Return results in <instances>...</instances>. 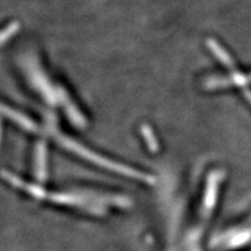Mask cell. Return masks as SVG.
<instances>
[{
  "label": "cell",
  "instance_id": "2",
  "mask_svg": "<svg viewBox=\"0 0 251 251\" xmlns=\"http://www.w3.org/2000/svg\"><path fill=\"white\" fill-rule=\"evenodd\" d=\"M30 80L33 83V85L35 86V89L40 91L43 98L48 100L49 103H56V101L58 100L57 91L51 86V84L46 78L45 74L42 71H40L39 68L33 69L30 71Z\"/></svg>",
  "mask_w": 251,
  "mask_h": 251
},
{
  "label": "cell",
  "instance_id": "3",
  "mask_svg": "<svg viewBox=\"0 0 251 251\" xmlns=\"http://www.w3.org/2000/svg\"><path fill=\"white\" fill-rule=\"evenodd\" d=\"M251 83V75L243 74H234L229 77L224 78H209L206 80L205 87L206 89L213 90L219 89V87H227V86H244L247 84Z\"/></svg>",
  "mask_w": 251,
  "mask_h": 251
},
{
  "label": "cell",
  "instance_id": "8",
  "mask_svg": "<svg viewBox=\"0 0 251 251\" xmlns=\"http://www.w3.org/2000/svg\"><path fill=\"white\" fill-rule=\"evenodd\" d=\"M141 133L143 135V139L146 141L147 146L151 152H156L158 150V142H157L155 134L151 129V127L148 125H143L141 127Z\"/></svg>",
  "mask_w": 251,
  "mask_h": 251
},
{
  "label": "cell",
  "instance_id": "7",
  "mask_svg": "<svg viewBox=\"0 0 251 251\" xmlns=\"http://www.w3.org/2000/svg\"><path fill=\"white\" fill-rule=\"evenodd\" d=\"M207 45H208V48L213 51V54H214L216 57L220 59V61L224 63L226 67H228V68L233 67L234 65L233 59L230 58V56L227 54V51H226V50L222 48V47L220 46L216 41L208 40L207 41Z\"/></svg>",
  "mask_w": 251,
  "mask_h": 251
},
{
  "label": "cell",
  "instance_id": "1",
  "mask_svg": "<svg viewBox=\"0 0 251 251\" xmlns=\"http://www.w3.org/2000/svg\"><path fill=\"white\" fill-rule=\"evenodd\" d=\"M57 140H58V142L61 143L63 147H64V148H67L68 150H70V151H72V152L77 153L78 156L83 157V158H85V159H87V161L94 163V164L102 166V168L108 169V170H111V171L118 172V174H122L125 176H128V177L136 178V179H140L143 181H151L152 180V178L150 177V176L144 175V174H142V172H139L136 170H133V169L128 168V166H125V165L118 164V163L108 161V159L103 158V157L97 155V153H94L92 151H90V150H87L86 148H84V147H81L80 144H78L77 142H75V141H72L71 139H69V137H67V136L58 135Z\"/></svg>",
  "mask_w": 251,
  "mask_h": 251
},
{
  "label": "cell",
  "instance_id": "6",
  "mask_svg": "<svg viewBox=\"0 0 251 251\" xmlns=\"http://www.w3.org/2000/svg\"><path fill=\"white\" fill-rule=\"evenodd\" d=\"M36 175L40 180H43L46 177V161H47V149L46 144L40 142L36 146Z\"/></svg>",
  "mask_w": 251,
  "mask_h": 251
},
{
  "label": "cell",
  "instance_id": "4",
  "mask_svg": "<svg viewBox=\"0 0 251 251\" xmlns=\"http://www.w3.org/2000/svg\"><path fill=\"white\" fill-rule=\"evenodd\" d=\"M57 93H58V100L63 103L64 106L65 112H67L68 117L72 121V124H75L77 127H84L86 126L85 119H84L79 109L76 107V105H74L72 100L69 97L67 91H64L62 87H57Z\"/></svg>",
  "mask_w": 251,
  "mask_h": 251
},
{
  "label": "cell",
  "instance_id": "9",
  "mask_svg": "<svg viewBox=\"0 0 251 251\" xmlns=\"http://www.w3.org/2000/svg\"><path fill=\"white\" fill-rule=\"evenodd\" d=\"M19 28H20V24L17 23V21H14V23L8 25L7 27H5V29L0 31V46L7 42L9 39H12V36L18 33Z\"/></svg>",
  "mask_w": 251,
  "mask_h": 251
},
{
  "label": "cell",
  "instance_id": "11",
  "mask_svg": "<svg viewBox=\"0 0 251 251\" xmlns=\"http://www.w3.org/2000/svg\"><path fill=\"white\" fill-rule=\"evenodd\" d=\"M0 142H1V121H0Z\"/></svg>",
  "mask_w": 251,
  "mask_h": 251
},
{
  "label": "cell",
  "instance_id": "10",
  "mask_svg": "<svg viewBox=\"0 0 251 251\" xmlns=\"http://www.w3.org/2000/svg\"><path fill=\"white\" fill-rule=\"evenodd\" d=\"M246 97H247V99L249 100L250 103H251V92H250V91H246Z\"/></svg>",
  "mask_w": 251,
  "mask_h": 251
},
{
  "label": "cell",
  "instance_id": "5",
  "mask_svg": "<svg viewBox=\"0 0 251 251\" xmlns=\"http://www.w3.org/2000/svg\"><path fill=\"white\" fill-rule=\"evenodd\" d=\"M0 115L11 119L12 121H14L15 124H18L20 127H23L24 129L31 131V133H36V131H39L37 130L39 129V127H37V126L34 124L29 118L25 117L24 114L14 111V109H12L11 107H8V106L4 105L2 102H0Z\"/></svg>",
  "mask_w": 251,
  "mask_h": 251
}]
</instances>
